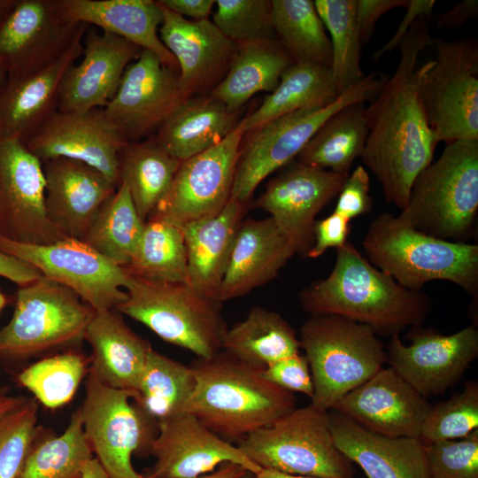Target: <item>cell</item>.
I'll list each match as a JSON object with an SVG mask.
<instances>
[{"mask_svg": "<svg viewBox=\"0 0 478 478\" xmlns=\"http://www.w3.org/2000/svg\"><path fill=\"white\" fill-rule=\"evenodd\" d=\"M428 20L421 17L412 24L398 45L396 71L366 107L368 132L361 159L380 183L386 202L400 211L438 144L420 98L421 79L431 62L419 66L421 52L433 42Z\"/></svg>", "mask_w": 478, "mask_h": 478, "instance_id": "6da1fadb", "label": "cell"}, {"mask_svg": "<svg viewBox=\"0 0 478 478\" xmlns=\"http://www.w3.org/2000/svg\"><path fill=\"white\" fill-rule=\"evenodd\" d=\"M299 301L312 316L343 317L389 336L421 326L432 310L428 294L403 287L348 241L336 249L330 274L305 287Z\"/></svg>", "mask_w": 478, "mask_h": 478, "instance_id": "7a4b0ae2", "label": "cell"}, {"mask_svg": "<svg viewBox=\"0 0 478 478\" xmlns=\"http://www.w3.org/2000/svg\"><path fill=\"white\" fill-rule=\"evenodd\" d=\"M191 367L196 384L183 412L232 443L296 408L293 393L267 381L263 369L222 350L211 358H197Z\"/></svg>", "mask_w": 478, "mask_h": 478, "instance_id": "3957f363", "label": "cell"}, {"mask_svg": "<svg viewBox=\"0 0 478 478\" xmlns=\"http://www.w3.org/2000/svg\"><path fill=\"white\" fill-rule=\"evenodd\" d=\"M362 246L372 265L408 289L419 291L429 281H447L477 302V244L428 235L398 215L383 212L370 222Z\"/></svg>", "mask_w": 478, "mask_h": 478, "instance_id": "277c9868", "label": "cell"}, {"mask_svg": "<svg viewBox=\"0 0 478 478\" xmlns=\"http://www.w3.org/2000/svg\"><path fill=\"white\" fill-rule=\"evenodd\" d=\"M478 139L446 143L415 179L398 217L415 230L455 243L477 233Z\"/></svg>", "mask_w": 478, "mask_h": 478, "instance_id": "5b68a950", "label": "cell"}, {"mask_svg": "<svg viewBox=\"0 0 478 478\" xmlns=\"http://www.w3.org/2000/svg\"><path fill=\"white\" fill-rule=\"evenodd\" d=\"M313 382L311 405L328 412L387 363L386 347L374 330L336 315L311 316L301 327Z\"/></svg>", "mask_w": 478, "mask_h": 478, "instance_id": "8992f818", "label": "cell"}, {"mask_svg": "<svg viewBox=\"0 0 478 478\" xmlns=\"http://www.w3.org/2000/svg\"><path fill=\"white\" fill-rule=\"evenodd\" d=\"M125 289L127 299L116 309L121 314L197 358H211L222 350L227 326L220 305L188 283L149 281L129 274Z\"/></svg>", "mask_w": 478, "mask_h": 478, "instance_id": "52a82bcc", "label": "cell"}, {"mask_svg": "<svg viewBox=\"0 0 478 478\" xmlns=\"http://www.w3.org/2000/svg\"><path fill=\"white\" fill-rule=\"evenodd\" d=\"M94 312L73 289L42 275L18 289L12 318L0 328V358L76 346Z\"/></svg>", "mask_w": 478, "mask_h": 478, "instance_id": "ba28073f", "label": "cell"}, {"mask_svg": "<svg viewBox=\"0 0 478 478\" xmlns=\"http://www.w3.org/2000/svg\"><path fill=\"white\" fill-rule=\"evenodd\" d=\"M386 79L380 73H371L325 107L302 109L249 131L240 147L231 197L251 204L259 183L297 157L329 117L348 104L371 101Z\"/></svg>", "mask_w": 478, "mask_h": 478, "instance_id": "9c48e42d", "label": "cell"}, {"mask_svg": "<svg viewBox=\"0 0 478 478\" xmlns=\"http://www.w3.org/2000/svg\"><path fill=\"white\" fill-rule=\"evenodd\" d=\"M261 468L317 478H353V463L335 446L328 412L295 408L237 443Z\"/></svg>", "mask_w": 478, "mask_h": 478, "instance_id": "30bf717a", "label": "cell"}, {"mask_svg": "<svg viewBox=\"0 0 478 478\" xmlns=\"http://www.w3.org/2000/svg\"><path fill=\"white\" fill-rule=\"evenodd\" d=\"M134 397V391L111 388L89 369L78 411L92 452L110 478H150L135 471L132 456L150 454L158 421Z\"/></svg>", "mask_w": 478, "mask_h": 478, "instance_id": "8fae6325", "label": "cell"}, {"mask_svg": "<svg viewBox=\"0 0 478 478\" xmlns=\"http://www.w3.org/2000/svg\"><path fill=\"white\" fill-rule=\"evenodd\" d=\"M436 56L425 71L420 98L438 143L478 139V42L433 39Z\"/></svg>", "mask_w": 478, "mask_h": 478, "instance_id": "7c38bea8", "label": "cell"}, {"mask_svg": "<svg viewBox=\"0 0 478 478\" xmlns=\"http://www.w3.org/2000/svg\"><path fill=\"white\" fill-rule=\"evenodd\" d=\"M0 251L37 268L42 275L73 289L95 311H107L127 299L129 274L83 241L66 237L50 244L10 241L0 235Z\"/></svg>", "mask_w": 478, "mask_h": 478, "instance_id": "4fadbf2b", "label": "cell"}, {"mask_svg": "<svg viewBox=\"0 0 478 478\" xmlns=\"http://www.w3.org/2000/svg\"><path fill=\"white\" fill-rule=\"evenodd\" d=\"M243 135L237 125L218 144L181 161L168 192L149 218L182 227L222 210L231 197Z\"/></svg>", "mask_w": 478, "mask_h": 478, "instance_id": "5bb4252c", "label": "cell"}, {"mask_svg": "<svg viewBox=\"0 0 478 478\" xmlns=\"http://www.w3.org/2000/svg\"><path fill=\"white\" fill-rule=\"evenodd\" d=\"M89 27L66 19L57 0H11L0 20V66L6 75L42 69L58 60Z\"/></svg>", "mask_w": 478, "mask_h": 478, "instance_id": "9a60e30c", "label": "cell"}, {"mask_svg": "<svg viewBox=\"0 0 478 478\" xmlns=\"http://www.w3.org/2000/svg\"><path fill=\"white\" fill-rule=\"evenodd\" d=\"M386 346L387 363L424 397L456 385L478 356V329L469 325L451 335L412 327L409 344L392 335Z\"/></svg>", "mask_w": 478, "mask_h": 478, "instance_id": "2e32d148", "label": "cell"}, {"mask_svg": "<svg viewBox=\"0 0 478 478\" xmlns=\"http://www.w3.org/2000/svg\"><path fill=\"white\" fill-rule=\"evenodd\" d=\"M42 163L19 139L0 136V235L50 244L66 238L48 220Z\"/></svg>", "mask_w": 478, "mask_h": 478, "instance_id": "e0dca14e", "label": "cell"}, {"mask_svg": "<svg viewBox=\"0 0 478 478\" xmlns=\"http://www.w3.org/2000/svg\"><path fill=\"white\" fill-rule=\"evenodd\" d=\"M186 99L179 72L166 66L150 50H143L125 70L105 114L127 142H138L158 130Z\"/></svg>", "mask_w": 478, "mask_h": 478, "instance_id": "ac0fdd59", "label": "cell"}, {"mask_svg": "<svg viewBox=\"0 0 478 478\" xmlns=\"http://www.w3.org/2000/svg\"><path fill=\"white\" fill-rule=\"evenodd\" d=\"M347 177L297 161L266 184L255 207L270 214L296 253L307 257L315 217L339 194Z\"/></svg>", "mask_w": 478, "mask_h": 478, "instance_id": "d6986e66", "label": "cell"}, {"mask_svg": "<svg viewBox=\"0 0 478 478\" xmlns=\"http://www.w3.org/2000/svg\"><path fill=\"white\" fill-rule=\"evenodd\" d=\"M42 163L57 158L84 162L120 184L118 155L127 143L104 108L49 116L26 141Z\"/></svg>", "mask_w": 478, "mask_h": 478, "instance_id": "ffe728a7", "label": "cell"}, {"mask_svg": "<svg viewBox=\"0 0 478 478\" xmlns=\"http://www.w3.org/2000/svg\"><path fill=\"white\" fill-rule=\"evenodd\" d=\"M150 454L156 459L150 478H197L227 462L253 474L262 470L238 445L221 438L189 412L158 421Z\"/></svg>", "mask_w": 478, "mask_h": 478, "instance_id": "44dd1931", "label": "cell"}, {"mask_svg": "<svg viewBox=\"0 0 478 478\" xmlns=\"http://www.w3.org/2000/svg\"><path fill=\"white\" fill-rule=\"evenodd\" d=\"M430 405L392 367H382L332 410L373 433L420 438Z\"/></svg>", "mask_w": 478, "mask_h": 478, "instance_id": "7402d4cb", "label": "cell"}, {"mask_svg": "<svg viewBox=\"0 0 478 478\" xmlns=\"http://www.w3.org/2000/svg\"><path fill=\"white\" fill-rule=\"evenodd\" d=\"M142 50L120 36L89 27L81 62L72 65L62 79L58 111L104 108L115 96L126 68Z\"/></svg>", "mask_w": 478, "mask_h": 478, "instance_id": "603a6c76", "label": "cell"}, {"mask_svg": "<svg viewBox=\"0 0 478 478\" xmlns=\"http://www.w3.org/2000/svg\"><path fill=\"white\" fill-rule=\"evenodd\" d=\"M42 168L48 220L65 237L81 240L118 186L97 169L75 159H50Z\"/></svg>", "mask_w": 478, "mask_h": 478, "instance_id": "cb8c5ba5", "label": "cell"}, {"mask_svg": "<svg viewBox=\"0 0 478 478\" xmlns=\"http://www.w3.org/2000/svg\"><path fill=\"white\" fill-rule=\"evenodd\" d=\"M158 4L163 12L159 38L177 61L180 88L188 98L210 86L229 67L237 43L209 19L190 20Z\"/></svg>", "mask_w": 478, "mask_h": 478, "instance_id": "d4e9b609", "label": "cell"}, {"mask_svg": "<svg viewBox=\"0 0 478 478\" xmlns=\"http://www.w3.org/2000/svg\"><path fill=\"white\" fill-rule=\"evenodd\" d=\"M84 37V36H83ZM83 37L37 71L6 75L0 83V136L26 141L58 110L62 79L82 53Z\"/></svg>", "mask_w": 478, "mask_h": 478, "instance_id": "484cf974", "label": "cell"}, {"mask_svg": "<svg viewBox=\"0 0 478 478\" xmlns=\"http://www.w3.org/2000/svg\"><path fill=\"white\" fill-rule=\"evenodd\" d=\"M328 417L336 448L367 478H429L420 438L375 434L335 411Z\"/></svg>", "mask_w": 478, "mask_h": 478, "instance_id": "4316f807", "label": "cell"}, {"mask_svg": "<svg viewBox=\"0 0 478 478\" xmlns=\"http://www.w3.org/2000/svg\"><path fill=\"white\" fill-rule=\"evenodd\" d=\"M250 204L230 197L218 213L181 227L187 251L188 284L214 303L220 304V286L238 228Z\"/></svg>", "mask_w": 478, "mask_h": 478, "instance_id": "83f0119b", "label": "cell"}, {"mask_svg": "<svg viewBox=\"0 0 478 478\" xmlns=\"http://www.w3.org/2000/svg\"><path fill=\"white\" fill-rule=\"evenodd\" d=\"M295 250L268 217L243 220L220 286L219 303L237 298L275 279Z\"/></svg>", "mask_w": 478, "mask_h": 478, "instance_id": "f1b7e54d", "label": "cell"}, {"mask_svg": "<svg viewBox=\"0 0 478 478\" xmlns=\"http://www.w3.org/2000/svg\"><path fill=\"white\" fill-rule=\"evenodd\" d=\"M57 5L66 19L99 27L150 50L166 66L179 72L176 59L159 38L163 12L158 1L57 0Z\"/></svg>", "mask_w": 478, "mask_h": 478, "instance_id": "f546056e", "label": "cell"}, {"mask_svg": "<svg viewBox=\"0 0 478 478\" xmlns=\"http://www.w3.org/2000/svg\"><path fill=\"white\" fill-rule=\"evenodd\" d=\"M120 314L116 309L94 312L84 335L92 349L89 369L111 388L135 392L151 346Z\"/></svg>", "mask_w": 478, "mask_h": 478, "instance_id": "4dcf8cb0", "label": "cell"}, {"mask_svg": "<svg viewBox=\"0 0 478 478\" xmlns=\"http://www.w3.org/2000/svg\"><path fill=\"white\" fill-rule=\"evenodd\" d=\"M236 112L212 96L184 99L155 135L158 143L180 161L218 144L236 127Z\"/></svg>", "mask_w": 478, "mask_h": 478, "instance_id": "1f68e13d", "label": "cell"}, {"mask_svg": "<svg viewBox=\"0 0 478 478\" xmlns=\"http://www.w3.org/2000/svg\"><path fill=\"white\" fill-rule=\"evenodd\" d=\"M226 76L210 96L236 112L255 94L272 92L282 73L295 63L278 42L264 39L237 43Z\"/></svg>", "mask_w": 478, "mask_h": 478, "instance_id": "d6a6232c", "label": "cell"}, {"mask_svg": "<svg viewBox=\"0 0 478 478\" xmlns=\"http://www.w3.org/2000/svg\"><path fill=\"white\" fill-rule=\"evenodd\" d=\"M339 94L330 67L312 62H295L281 75L277 87L259 107L238 126L244 134L281 116L306 109L325 107Z\"/></svg>", "mask_w": 478, "mask_h": 478, "instance_id": "836d02e7", "label": "cell"}, {"mask_svg": "<svg viewBox=\"0 0 478 478\" xmlns=\"http://www.w3.org/2000/svg\"><path fill=\"white\" fill-rule=\"evenodd\" d=\"M180 164L156 136L127 143L120 149L118 155L120 183L126 184L144 222L168 192Z\"/></svg>", "mask_w": 478, "mask_h": 478, "instance_id": "e575fe53", "label": "cell"}, {"mask_svg": "<svg viewBox=\"0 0 478 478\" xmlns=\"http://www.w3.org/2000/svg\"><path fill=\"white\" fill-rule=\"evenodd\" d=\"M300 341L279 313L254 306L244 320L227 329L222 351L251 366L264 369L300 353Z\"/></svg>", "mask_w": 478, "mask_h": 478, "instance_id": "d590c367", "label": "cell"}, {"mask_svg": "<svg viewBox=\"0 0 478 478\" xmlns=\"http://www.w3.org/2000/svg\"><path fill=\"white\" fill-rule=\"evenodd\" d=\"M367 132L365 103L348 104L321 125L297 155V161L349 175L364 152Z\"/></svg>", "mask_w": 478, "mask_h": 478, "instance_id": "8d00e7d4", "label": "cell"}, {"mask_svg": "<svg viewBox=\"0 0 478 478\" xmlns=\"http://www.w3.org/2000/svg\"><path fill=\"white\" fill-rule=\"evenodd\" d=\"M144 225L126 184L121 182L103 204L81 241L125 267L137 250Z\"/></svg>", "mask_w": 478, "mask_h": 478, "instance_id": "74e56055", "label": "cell"}, {"mask_svg": "<svg viewBox=\"0 0 478 478\" xmlns=\"http://www.w3.org/2000/svg\"><path fill=\"white\" fill-rule=\"evenodd\" d=\"M195 384L191 366L150 348L133 400L158 421L184 412Z\"/></svg>", "mask_w": 478, "mask_h": 478, "instance_id": "f35d334b", "label": "cell"}, {"mask_svg": "<svg viewBox=\"0 0 478 478\" xmlns=\"http://www.w3.org/2000/svg\"><path fill=\"white\" fill-rule=\"evenodd\" d=\"M130 274L155 281L188 283L187 251L181 227L149 218L137 250L124 267Z\"/></svg>", "mask_w": 478, "mask_h": 478, "instance_id": "ab89813d", "label": "cell"}, {"mask_svg": "<svg viewBox=\"0 0 478 478\" xmlns=\"http://www.w3.org/2000/svg\"><path fill=\"white\" fill-rule=\"evenodd\" d=\"M272 22L295 62L331 66V45L312 0H273Z\"/></svg>", "mask_w": 478, "mask_h": 478, "instance_id": "60d3db41", "label": "cell"}, {"mask_svg": "<svg viewBox=\"0 0 478 478\" xmlns=\"http://www.w3.org/2000/svg\"><path fill=\"white\" fill-rule=\"evenodd\" d=\"M42 434L32 446L18 478H81L85 466L94 458L78 409L60 436Z\"/></svg>", "mask_w": 478, "mask_h": 478, "instance_id": "b9f144b4", "label": "cell"}, {"mask_svg": "<svg viewBox=\"0 0 478 478\" xmlns=\"http://www.w3.org/2000/svg\"><path fill=\"white\" fill-rule=\"evenodd\" d=\"M317 12L329 33L331 66L340 95L360 81L362 42L356 15V0H315Z\"/></svg>", "mask_w": 478, "mask_h": 478, "instance_id": "7bdbcfd3", "label": "cell"}, {"mask_svg": "<svg viewBox=\"0 0 478 478\" xmlns=\"http://www.w3.org/2000/svg\"><path fill=\"white\" fill-rule=\"evenodd\" d=\"M88 361L80 352L69 350L46 357L25 368L18 382L37 402L56 409L67 404L87 373Z\"/></svg>", "mask_w": 478, "mask_h": 478, "instance_id": "ee69618b", "label": "cell"}, {"mask_svg": "<svg viewBox=\"0 0 478 478\" xmlns=\"http://www.w3.org/2000/svg\"><path fill=\"white\" fill-rule=\"evenodd\" d=\"M478 429V382L465 383L461 392L430 406L421 428L424 444L466 437Z\"/></svg>", "mask_w": 478, "mask_h": 478, "instance_id": "f6af8a7d", "label": "cell"}, {"mask_svg": "<svg viewBox=\"0 0 478 478\" xmlns=\"http://www.w3.org/2000/svg\"><path fill=\"white\" fill-rule=\"evenodd\" d=\"M38 404L26 398L0 418V478H18L36 439L43 433L37 426Z\"/></svg>", "mask_w": 478, "mask_h": 478, "instance_id": "bcb514c9", "label": "cell"}, {"mask_svg": "<svg viewBox=\"0 0 478 478\" xmlns=\"http://www.w3.org/2000/svg\"><path fill=\"white\" fill-rule=\"evenodd\" d=\"M213 24L235 43L272 39L271 1L218 0Z\"/></svg>", "mask_w": 478, "mask_h": 478, "instance_id": "7dc6e473", "label": "cell"}, {"mask_svg": "<svg viewBox=\"0 0 478 478\" xmlns=\"http://www.w3.org/2000/svg\"><path fill=\"white\" fill-rule=\"evenodd\" d=\"M424 445L429 478H478V429L460 439Z\"/></svg>", "mask_w": 478, "mask_h": 478, "instance_id": "c3c4849f", "label": "cell"}, {"mask_svg": "<svg viewBox=\"0 0 478 478\" xmlns=\"http://www.w3.org/2000/svg\"><path fill=\"white\" fill-rule=\"evenodd\" d=\"M263 376L277 387L294 393L313 396V382L308 360L300 353L276 361L262 371Z\"/></svg>", "mask_w": 478, "mask_h": 478, "instance_id": "681fc988", "label": "cell"}, {"mask_svg": "<svg viewBox=\"0 0 478 478\" xmlns=\"http://www.w3.org/2000/svg\"><path fill=\"white\" fill-rule=\"evenodd\" d=\"M334 212L350 221L370 212L373 199L370 195V177L363 166H358L345 180Z\"/></svg>", "mask_w": 478, "mask_h": 478, "instance_id": "f907efd6", "label": "cell"}, {"mask_svg": "<svg viewBox=\"0 0 478 478\" xmlns=\"http://www.w3.org/2000/svg\"><path fill=\"white\" fill-rule=\"evenodd\" d=\"M350 220L333 212L325 219L315 220L313 244L307 257L316 258L330 248H340L346 242L351 230Z\"/></svg>", "mask_w": 478, "mask_h": 478, "instance_id": "816d5d0a", "label": "cell"}, {"mask_svg": "<svg viewBox=\"0 0 478 478\" xmlns=\"http://www.w3.org/2000/svg\"><path fill=\"white\" fill-rule=\"evenodd\" d=\"M409 0H356V15L362 44L366 43L380 18L396 8H405Z\"/></svg>", "mask_w": 478, "mask_h": 478, "instance_id": "f5cc1de1", "label": "cell"}, {"mask_svg": "<svg viewBox=\"0 0 478 478\" xmlns=\"http://www.w3.org/2000/svg\"><path fill=\"white\" fill-rule=\"evenodd\" d=\"M436 5L435 0H411L405 7L406 12L403 16L398 27L392 37L379 50L374 51L372 58L378 61L385 53L398 47L412 24L421 17L430 18Z\"/></svg>", "mask_w": 478, "mask_h": 478, "instance_id": "db71d44e", "label": "cell"}, {"mask_svg": "<svg viewBox=\"0 0 478 478\" xmlns=\"http://www.w3.org/2000/svg\"><path fill=\"white\" fill-rule=\"evenodd\" d=\"M0 276L21 287L35 281L42 274L30 264L0 251Z\"/></svg>", "mask_w": 478, "mask_h": 478, "instance_id": "11a10c76", "label": "cell"}, {"mask_svg": "<svg viewBox=\"0 0 478 478\" xmlns=\"http://www.w3.org/2000/svg\"><path fill=\"white\" fill-rule=\"evenodd\" d=\"M478 13L477 0H464L455 6L436 16L435 19L437 28H457L467 20L474 19Z\"/></svg>", "mask_w": 478, "mask_h": 478, "instance_id": "9f6ffc18", "label": "cell"}, {"mask_svg": "<svg viewBox=\"0 0 478 478\" xmlns=\"http://www.w3.org/2000/svg\"><path fill=\"white\" fill-rule=\"evenodd\" d=\"M163 6L191 20L209 19L215 1L212 0H159Z\"/></svg>", "mask_w": 478, "mask_h": 478, "instance_id": "6f0895ef", "label": "cell"}, {"mask_svg": "<svg viewBox=\"0 0 478 478\" xmlns=\"http://www.w3.org/2000/svg\"><path fill=\"white\" fill-rule=\"evenodd\" d=\"M248 471H246L241 466L235 463H223L218 469L214 470L211 474H204L197 478H241Z\"/></svg>", "mask_w": 478, "mask_h": 478, "instance_id": "680465c9", "label": "cell"}, {"mask_svg": "<svg viewBox=\"0 0 478 478\" xmlns=\"http://www.w3.org/2000/svg\"><path fill=\"white\" fill-rule=\"evenodd\" d=\"M25 399L23 397L9 396L0 389V418L19 406Z\"/></svg>", "mask_w": 478, "mask_h": 478, "instance_id": "91938a15", "label": "cell"}, {"mask_svg": "<svg viewBox=\"0 0 478 478\" xmlns=\"http://www.w3.org/2000/svg\"><path fill=\"white\" fill-rule=\"evenodd\" d=\"M81 478H110L96 459H92L85 466Z\"/></svg>", "mask_w": 478, "mask_h": 478, "instance_id": "94428289", "label": "cell"}, {"mask_svg": "<svg viewBox=\"0 0 478 478\" xmlns=\"http://www.w3.org/2000/svg\"><path fill=\"white\" fill-rule=\"evenodd\" d=\"M251 478H317L311 476L295 475L285 474L273 469L262 468L258 474H251Z\"/></svg>", "mask_w": 478, "mask_h": 478, "instance_id": "6125c7cd", "label": "cell"}, {"mask_svg": "<svg viewBox=\"0 0 478 478\" xmlns=\"http://www.w3.org/2000/svg\"><path fill=\"white\" fill-rule=\"evenodd\" d=\"M11 0H0V20L4 16Z\"/></svg>", "mask_w": 478, "mask_h": 478, "instance_id": "be15d7a7", "label": "cell"}, {"mask_svg": "<svg viewBox=\"0 0 478 478\" xmlns=\"http://www.w3.org/2000/svg\"><path fill=\"white\" fill-rule=\"evenodd\" d=\"M7 303V299L4 293L0 291V312Z\"/></svg>", "mask_w": 478, "mask_h": 478, "instance_id": "e7e4bbea", "label": "cell"}, {"mask_svg": "<svg viewBox=\"0 0 478 478\" xmlns=\"http://www.w3.org/2000/svg\"><path fill=\"white\" fill-rule=\"evenodd\" d=\"M6 73L4 69L0 66V83L5 79Z\"/></svg>", "mask_w": 478, "mask_h": 478, "instance_id": "03108f58", "label": "cell"}, {"mask_svg": "<svg viewBox=\"0 0 478 478\" xmlns=\"http://www.w3.org/2000/svg\"><path fill=\"white\" fill-rule=\"evenodd\" d=\"M241 478H251V474L248 472L244 475H243Z\"/></svg>", "mask_w": 478, "mask_h": 478, "instance_id": "003e7915", "label": "cell"}]
</instances>
